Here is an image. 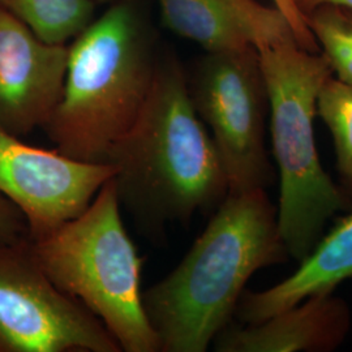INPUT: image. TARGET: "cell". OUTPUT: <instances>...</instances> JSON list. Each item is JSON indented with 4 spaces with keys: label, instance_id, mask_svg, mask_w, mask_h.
Wrapping results in <instances>:
<instances>
[{
    "label": "cell",
    "instance_id": "9",
    "mask_svg": "<svg viewBox=\"0 0 352 352\" xmlns=\"http://www.w3.org/2000/svg\"><path fill=\"white\" fill-rule=\"evenodd\" d=\"M68 45L43 42L0 8V129L26 136L43 128L60 98Z\"/></svg>",
    "mask_w": 352,
    "mask_h": 352
},
{
    "label": "cell",
    "instance_id": "14",
    "mask_svg": "<svg viewBox=\"0 0 352 352\" xmlns=\"http://www.w3.org/2000/svg\"><path fill=\"white\" fill-rule=\"evenodd\" d=\"M317 115L330 131L340 186L352 199V85L331 75L317 98Z\"/></svg>",
    "mask_w": 352,
    "mask_h": 352
},
{
    "label": "cell",
    "instance_id": "13",
    "mask_svg": "<svg viewBox=\"0 0 352 352\" xmlns=\"http://www.w3.org/2000/svg\"><path fill=\"white\" fill-rule=\"evenodd\" d=\"M93 0H0L39 39L50 45H69L96 19Z\"/></svg>",
    "mask_w": 352,
    "mask_h": 352
},
{
    "label": "cell",
    "instance_id": "8",
    "mask_svg": "<svg viewBox=\"0 0 352 352\" xmlns=\"http://www.w3.org/2000/svg\"><path fill=\"white\" fill-rule=\"evenodd\" d=\"M113 176L110 164L32 146L0 129V193L25 217L30 240L82 213Z\"/></svg>",
    "mask_w": 352,
    "mask_h": 352
},
{
    "label": "cell",
    "instance_id": "17",
    "mask_svg": "<svg viewBox=\"0 0 352 352\" xmlns=\"http://www.w3.org/2000/svg\"><path fill=\"white\" fill-rule=\"evenodd\" d=\"M272 1L289 20V25L292 28L296 41L302 50L320 52V46L316 41L315 36L307 25L305 16L298 11L292 0H272Z\"/></svg>",
    "mask_w": 352,
    "mask_h": 352
},
{
    "label": "cell",
    "instance_id": "19",
    "mask_svg": "<svg viewBox=\"0 0 352 352\" xmlns=\"http://www.w3.org/2000/svg\"><path fill=\"white\" fill-rule=\"evenodd\" d=\"M97 6H113L116 3H120V1H126V0H93Z\"/></svg>",
    "mask_w": 352,
    "mask_h": 352
},
{
    "label": "cell",
    "instance_id": "18",
    "mask_svg": "<svg viewBox=\"0 0 352 352\" xmlns=\"http://www.w3.org/2000/svg\"><path fill=\"white\" fill-rule=\"evenodd\" d=\"M298 11L307 16L320 6H338L352 10V0H292Z\"/></svg>",
    "mask_w": 352,
    "mask_h": 352
},
{
    "label": "cell",
    "instance_id": "5",
    "mask_svg": "<svg viewBox=\"0 0 352 352\" xmlns=\"http://www.w3.org/2000/svg\"><path fill=\"white\" fill-rule=\"evenodd\" d=\"M30 247L51 282L97 316L122 351L160 352L142 300L144 258L123 223L113 177L82 213Z\"/></svg>",
    "mask_w": 352,
    "mask_h": 352
},
{
    "label": "cell",
    "instance_id": "11",
    "mask_svg": "<svg viewBox=\"0 0 352 352\" xmlns=\"http://www.w3.org/2000/svg\"><path fill=\"white\" fill-rule=\"evenodd\" d=\"M349 304L318 292L257 324L230 322L213 342L218 352H331L351 329Z\"/></svg>",
    "mask_w": 352,
    "mask_h": 352
},
{
    "label": "cell",
    "instance_id": "10",
    "mask_svg": "<svg viewBox=\"0 0 352 352\" xmlns=\"http://www.w3.org/2000/svg\"><path fill=\"white\" fill-rule=\"evenodd\" d=\"M157 4L167 30L205 51L299 45L286 16L276 6L257 0H157Z\"/></svg>",
    "mask_w": 352,
    "mask_h": 352
},
{
    "label": "cell",
    "instance_id": "1",
    "mask_svg": "<svg viewBox=\"0 0 352 352\" xmlns=\"http://www.w3.org/2000/svg\"><path fill=\"white\" fill-rule=\"evenodd\" d=\"M103 164L113 168L120 206L151 239H161L171 223L214 212L226 199L225 167L175 54H161L148 100Z\"/></svg>",
    "mask_w": 352,
    "mask_h": 352
},
{
    "label": "cell",
    "instance_id": "7",
    "mask_svg": "<svg viewBox=\"0 0 352 352\" xmlns=\"http://www.w3.org/2000/svg\"><path fill=\"white\" fill-rule=\"evenodd\" d=\"M97 316L58 289L26 238L0 245V352H120Z\"/></svg>",
    "mask_w": 352,
    "mask_h": 352
},
{
    "label": "cell",
    "instance_id": "16",
    "mask_svg": "<svg viewBox=\"0 0 352 352\" xmlns=\"http://www.w3.org/2000/svg\"><path fill=\"white\" fill-rule=\"evenodd\" d=\"M29 238L25 217L0 193V245Z\"/></svg>",
    "mask_w": 352,
    "mask_h": 352
},
{
    "label": "cell",
    "instance_id": "6",
    "mask_svg": "<svg viewBox=\"0 0 352 352\" xmlns=\"http://www.w3.org/2000/svg\"><path fill=\"white\" fill-rule=\"evenodd\" d=\"M187 82L225 167L228 193L272 187L276 173L265 145L269 96L258 50L205 51Z\"/></svg>",
    "mask_w": 352,
    "mask_h": 352
},
{
    "label": "cell",
    "instance_id": "2",
    "mask_svg": "<svg viewBox=\"0 0 352 352\" xmlns=\"http://www.w3.org/2000/svg\"><path fill=\"white\" fill-rule=\"evenodd\" d=\"M289 258L266 189L228 193L175 269L142 292L160 352L206 351L250 278Z\"/></svg>",
    "mask_w": 352,
    "mask_h": 352
},
{
    "label": "cell",
    "instance_id": "4",
    "mask_svg": "<svg viewBox=\"0 0 352 352\" xmlns=\"http://www.w3.org/2000/svg\"><path fill=\"white\" fill-rule=\"evenodd\" d=\"M260 52L273 154L279 175L277 222L289 257L302 261L321 239L329 219L350 212L352 199L327 175L317 153V98L333 75L324 54L296 43Z\"/></svg>",
    "mask_w": 352,
    "mask_h": 352
},
{
    "label": "cell",
    "instance_id": "3",
    "mask_svg": "<svg viewBox=\"0 0 352 352\" xmlns=\"http://www.w3.org/2000/svg\"><path fill=\"white\" fill-rule=\"evenodd\" d=\"M161 54L140 0L109 6L68 45L62 94L42 128L55 148L103 164L148 100Z\"/></svg>",
    "mask_w": 352,
    "mask_h": 352
},
{
    "label": "cell",
    "instance_id": "12",
    "mask_svg": "<svg viewBox=\"0 0 352 352\" xmlns=\"http://www.w3.org/2000/svg\"><path fill=\"white\" fill-rule=\"evenodd\" d=\"M352 279V209L322 235L299 267L263 291L244 289L235 309L240 324H257L318 292Z\"/></svg>",
    "mask_w": 352,
    "mask_h": 352
},
{
    "label": "cell",
    "instance_id": "15",
    "mask_svg": "<svg viewBox=\"0 0 352 352\" xmlns=\"http://www.w3.org/2000/svg\"><path fill=\"white\" fill-rule=\"evenodd\" d=\"M305 20L333 76L352 85V10L320 6Z\"/></svg>",
    "mask_w": 352,
    "mask_h": 352
}]
</instances>
